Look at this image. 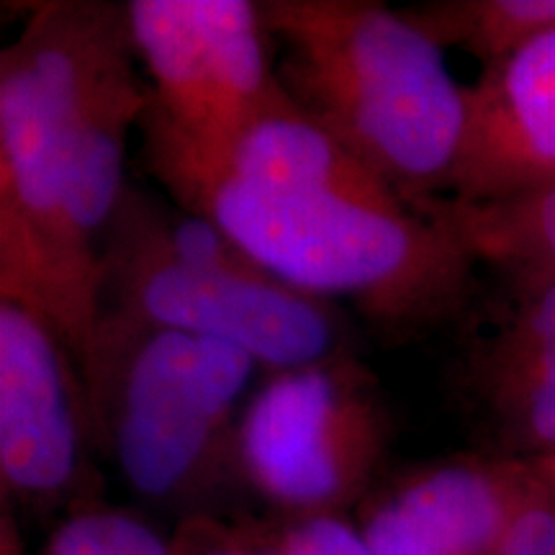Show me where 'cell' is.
<instances>
[{"instance_id": "obj_16", "label": "cell", "mask_w": 555, "mask_h": 555, "mask_svg": "<svg viewBox=\"0 0 555 555\" xmlns=\"http://www.w3.org/2000/svg\"><path fill=\"white\" fill-rule=\"evenodd\" d=\"M41 555H172V545L142 515L101 499L67 512Z\"/></svg>"}, {"instance_id": "obj_5", "label": "cell", "mask_w": 555, "mask_h": 555, "mask_svg": "<svg viewBox=\"0 0 555 555\" xmlns=\"http://www.w3.org/2000/svg\"><path fill=\"white\" fill-rule=\"evenodd\" d=\"M393 416L356 352L273 371L247 399L237 478L283 519L345 515L380 481Z\"/></svg>"}, {"instance_id": "obj_11", "label": "cell", "mask_w": 555, "mask_h": 555, "mask_svg": "<svg viewBox=\"0 0 555 555\" xmlns=\"http://www.w3.org/2000/svg\"><path fill=\"white\" fill-rule=\"evenodd\" d=\"M172 198L208 180H234L266 191L327 193L378 206H409L330 131L291 103L270 111L224 147L198 157H147Z\"/></svg>"}, {"instance_id": "obj_17", "label": "cell", "mask_w": 555, "mask_h": 555, "mask_svg": "<svg viewBox=\"0 0 555 555\" xmlns=\"http://www.w3.org/2000/svg\"><path fill=\"white\" fill-rule=\"evenodd\" d=\"M170 545L172 555H283L273 527L227 522L211 512L180 519Z\"/></svg>"}, {"instance_id": "obj_12", "label": "cell", "mask_w": 555, "mask_h": 555, "mask_svg": "<svg viewBox=\"0 0 555 555\" xmlns=\"http://www.w3.org/2000/svg\"><path fill=\"white\" fill-rule=\"evenodd\" d=\"M478 262L512 275H555V185L491 201L429 198Z\"/></svg>"}, {"instance_id": "obj_15", "label": "cell", "mask_w": 555, "mask_h": 555, "mask_svg": "<svg viewBox=\"0 0 555 555\" xmlns=\"http://www.w3.org/2000/svg\"><path fill=\"white\" fill-rule=\"evenodd\" d=\"M474 397L494 437V455L530 463L555 453V350Z\"/></svg>"}, {"instance_id": "obj_20", "label": "cell", "mask_w": 555, "mask_h": 555, "mask_svg": "<svg viewBox=\"0 0 555 555\" xmlns=\"http://www.w3.org/2000/svg\"><path fill=\"white\" fill-rule=\"evenodd\" d=\"M0 555H29L24 551V540L9 509H3V519H0Z\"/></svg>"}, {"instance_id": "obj_1", "label": "cell", "mask_w": 555, "mask_h": 555, "mask_svg": "<svg viewBox=\"0 0 555 555\" xmlns=\"http://www.w3.org/2000/svg\"><path fill=\"white\" fill-rule=\"evenodd\" d=\"M134 57L90 82L60 62L0 73V286L47 307L86 371L101 317L103 237L152 93Z\"/></svg>"}, {"instance_id": "obj_18", "label": "cell", "mask_w": 555, "mask_h": 555, "mask_svg": "<svg viewBox=\"0 0 555 555\" xmlns=\"http://www.w3.org/2000/svg\"><path fill=\"white\" fill-rule=\"evenodd\" d=\"M273 535L283 555H373L360 527L345 515L283 519Z\"/></svg>"}, {"instance_id": "obj_13", "label": "cell", "mask_w": 555, "mask_h": 555, "mask_svg": "<svg viewBox=\"0 0 555 555\" xmlns=\"http://www.w3.org/2000/svg\"><path fill=\"white\" fill-rule=\"evenodd\" d=\"M401 13L442 50L463 47L483 69L555 29V0H437Z\"/></svg>"}, {"instance_id": "obj_3", "label": "cell", "mask_w": 555, "mask_h": 555, "mask_svg": "<svg viewBox=\"0 0 555 555\" xmlns=\"http://www.w3.org/2000/svg\"><path fill=\"white\" fill-rule=\"evenodd\" d=\"M176 204L217 221L283 283L350 304L388 337L440 327L474 288L478 260L427 206L266 191L224 178L180 193Z\"/></svg>"}, {"instance_id": "obj_19", "label": "cell", "mask_w": 555, "mask_h": 555, "mask_svg": "<svg viewBox=\"0 0 555 555\" xmlns=\"http://www.w3.org/2000/svg\"><path fill=\"white\" fill-rule=\"evenodd\" d=\"M491 555H555V502L538 481Z\"/></svg>"}, {"instance_id": "obj_9", "label": "cell", "mask_w": 555, "mask_h": 555, "mask_svg": "<svg viewBox=\"0 0 555 555\" xmlns=\"http://www.w3.org/2000/svg\"><path fill=\"white\" fill-rule=\"evenodd\" d=\"M535 489L527 461L442 457L373 486L358 527L373 555H491Z\"/></svg>"}, {"instance_id": "obj_21", "label": "cell", "mask_w": 555, "mask_h": 555, "mask_svg": "<svg viewBox=\"0 0 555 555\" xmlns=\"http://www.w3.org/2000/svg\"><path fill=\"white\" fill-rule=\"evenodd\" d=\"M530 466H532V470H535L538 481L543 483L547 496H551L555 502V453L545 455V457H538V461H530Z\"/></svg>"}, {"instance_id": "obj_2", "label": "cell", "mask_w": 555, "mask_h": 555, "mask_svg": "<svg viewBox=\"0 0 555 555\" xmlns=\"http://www.w3.org/2000/svg\"><path fill=\"white\" fill-rule=\"evenodd\" d=\"M260 13L301 114L412 208L448 193L468 93L433 37L376 0H266Z\"/></svg>"}, {"instance_id": "obj_7", "label": "cell", "mask_w": 555, "mask_h": 555, "mask_svg": "<svg viewBox=\"0 0 555 555\" xmlns=\"http://www.w3.org/2000/svg\"><path fill=\"white\" fill-rule=\"evenodd\" d=\"M103 314L219 339L245 350L268 373L356 352L337 304L268 270L178 266L111 234L103 240Z\"/></svg>"}, {"instance_id": "obj_4", "label": "cell", "mask_w": 555, "mask_h": 555, "mask_svg": "<svg viewBox=\"0 0 555 555\" xmlns=\"http://www.w3.org/2000/svg\"><path fill=\"white\" fill-rule=\"evenodd\" d=\"M260 363L240 347L103 314L82 371L95 442L144 502L191 506L237 481V429Z\"/></svg>"}, {"instance_id": "obj_8", "label": "cell", "mask_w": 555, "mask_h": 555, "mask_svg": "<svg viewBox=\"0 0 555 555\" xmlns=\"http://www.w3.org/2000/svg\"><path fill=\"white\" fill-rule=\"evenodd\" d=\"M99 450L86 380L73 352L44 319L0 301V483L37 517L101 502L90 463Z\"/></svg>"}, {"instance_id": "obj_6", "label": "cell", "mask_w": 555, "mask_h": 555, "mask_svg": "<svg viewBox=\"0 0 555 555\" xmlns=\"http://www.w3.org/2000/svg\"><path fill=\"white\" fill-rule=\"evenodd\" d=\"M134 54L152 78L144 157H198L291 106L260 3L129 0Z\"/></svg>"}, {"instance_id": "obj_10", "label": "cell", "mask_w": 555, "mask_h": 555, "mask_svg": "<svg viewBox=\"0 0 555 555\" xmlns=\"http://www.w3.org/2000/svg\"><path fill=\"white\" fill-rule=\"evenodd\" d=\"M468 124L448 198L491 201L555 185V29L466 88Z\"/></svg>"}, {"instance_id": "obj_14", "label": "cell", "mask_w": 555, "mask_h": 555, "mask_svg": "<svg viewBox=\"0 0 555 555\" xmlns=\"http://www.w3.org/2000/svg\"><path fill=\"white\" fill-rule=\"evenodd\" d=\"M512 281L515 291L502 319L468 356L466 386L474 393L555 350V275H512Z\"/></svg>"}]
</instances>
